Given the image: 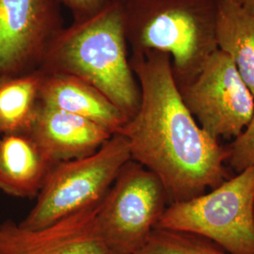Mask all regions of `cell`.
<instances>
[{
  "label": "cell",
  "instance_id": "obj_6",
  "mask_svg": "<svg viewBox=\"0 0 254 254\" xmlns=\"http://www.w3.org/2000/svg\"><path fill=\"white\" fill-rule=\"evenodd\" d=\"M169 205L161 180L130 159L101 201L97 223L102 238L114 254H136Z\"/></svg>",
  "mask_w": 254,
  "mask_h": 254
},
{
  "label": "cell",
  "instance_id": "obj_9",
  "mask_svg": "<svg viewBox=\"0 0 254 254\" xmlns=\"http://www.w3.org/2000/svg\"><path fill=\"white\" fill-rule=\"evenodd\" d=\"M101 201L38 230L22 227L11 219L2 222L0 254H114L98 227Z\"/></svg>",
  "mask_w": 254,
  "mask_h": 254
},
{
  "label": "cell",
  "instance_id": "obj_1",
  "mask_svg": "<svg viewBox=\"0 0 254 254\" xmlns=\"http://www.w3.org/2000/svg\"><path fill=\"white\" fill-rule=\"evenodd\" d=\"M129 62L140 105L118 134L127 138L131 159L161 180L170 204L200 196L229 179L227 148L200 127L185 105L170 55L132 53Z\"/></svg>",
  "mask_w": 254,
  "mask_h": 254
},
{
  "label": "cell",
  "instance_id": "obj_15",
  "mask_svg": "<svg viewBox=\"0 0 254 254\" xmlns=\"http://www.w3.org/2000/svg\"><path fill=\"white\" fill-rule=\"evenodd\" d=\"M136 254H231L202 236L155 228Z\"/></svg>",
  "mask_w": 254,
  "mask_h": 254
},
{
  "label": "cell",
  "instance_id": "obj_8",
  "mask_svg": "<svg viewBox=\"0 0 254 254\" xmlns=\"http://www.w3.org/2000/svg\"><path fill=\"white\" fill-rule=\"evenodd\" d=\"M58 0H0V78L40 69L64 31Z\"/></svg>",
  "mask_w": 254,
  "mask_h": 254
},
{
  "label": "cell",
  "instance_id": "obj_14",
  "mask_svg": "<svg viewBox=\"0 0 254 254\" xmlns=\"http://www.w3.org/2000/svg\"><path fill=\"white\" fill-rule=\"evenodd\" d=\"M40 70L0 78V135L27 134L40 104Z\"/></svg>",
  "mask_w": 254,
  "mask_h": 254
},
{
  "label": "cell",
  "instance_id": "obj_7",
  "mask_svg": "<svg viewBox=\"0 0 254 254\" xmlns=\"http://www.w3.org/2000/svg\"><path fill=\"white\" fill-rule=\"evenodd\" d=\"M179 91L200 127L217 140L235 139L254 115V94L231 58L219 49L209 57L196 78Z\"/></svg>",
  "mask_w": 254,
  "mask_h": 254
},
{
  "label": "cell",
  "instance_id": "obj_10",
  "mask_svg": "<svg viewBox=\"0 0 254 254\" xmlns=\"http://www.w3.org/2000/svg\"><path fill=\"white\" fill-rule=\"evenodd\" d=\"M27 134L54 164L94 154L113 136L90 120L41 103Z\"/></svg>",
  "mask_w": 254,
  "mask_h": 254
},
{
  "label": "cell",
  "instance_id": "obj_17",
  "mask_svg": "<svg viewBox=\"0 0 254 254\" xmlns=\"http://www.w3.org/2000/svg\"><path fill=\"white\" fill-rule=\"evenodd\" d=\"M73 14V21H81L96 15L106 9L111 0H58Z\"/></svg>",
  "mask_w": 254,
  "mask_h": 254
},
{
  "label": "cell",
  "instance_id": "obj_13",
  "mask_svg": "<svg viewBox=\"0 0 254 254\" xmlns=\"http://www.w3.org/2000/svg\"><path fill=\"white\" fill-rule=\"evenodd\" d=\"M216 39L254 96V15L234 0H217Z\"/></svg>",
  "mask_w": 254,
  "mask_h": 254
},
{
  "label": "cell",
  "instance_id": "obj_2",
  "mask_svg": "<svg viewBox=\"0 0 254 254\" xmlns=\"http://www.w3.org/2000/svg\"><path fill=\"white\" fill-rule=\"evenodd\" d=\"M127 37L119 0L99 13L64 28L40 71L71 74L104 93L127 116L140 105V89L127 55Z\"/></svg>",
  "mask_w": 254,
  "mask_h": 254
},
{
  "label": "cell",
  "instance_id": "obj_12",
  "mask_svg": "<svg viewBox=\"0 0 254 254\" xmlns=\"http://www.w3.org/2000/svg\"><path fill=\"white\" fill-rule=\"evenodd\" d=\"M54 165L28 134L0 137V190L7 195L35 198Z\"/></svg>",
  "mask_w": 254,
  "mask_h": 254
},
{
  "label": "cell",
  "instance_id": "obj_11",
  "mask_svg": "<svg viewBox=\"0 0 254 254\" xmlns=\"http://www.w3.org/2000/svg\"><path fill=\"white\" fill-rule=\"evenodd\" d=\"M42 73L41 104L90 120L113 135L118 134L129 121L117 106L91 84L71 74Z\"/></svg>",
  "mask_w": 254,
  "mask_h": 254
},
{
  "label": "cell",
  "instance_id": "obj_4",
  "mask_svg": "<svg viewBox=\"0 0 254 254\" xmlns=\"http://www.w3.org/2000/svg\"><path fill=\"white\" fill-rule=\"evenodd\" d=\"M156 228L202 236L231 254H254V167L208 193L171 203Z\"/></svg>",
  "mask_w": 254,
  "mask_h": 254
},
{
  "label": "cell",
  "instance_id": "obj_5",
  "mask_svg": "<svg viewBox=\"0 0 254 254\" xmlns=\"http://www.w3.org/2000/svg\"><path fill=\"white\" fill-rule=\"evenodd\" d=\"M130 159L127 138L114 134L94 154L55 164L36 204L19 224L30 230L42 229L99 202Z\"/></svg>",
  "mask_w": 254,
  "mask_h": 254
},
{
  "label": "cell",
  "instance_id": "obj_16",
  "mask_svg": "<svg viewBox=\"0 0 254 254\" xmlns=\"http://www.w3.org/2000/svg\"><path fill=\"white\" fill-rule=\"evenodd\" d=\"M227 163L236 173L254 167V112L243 132L226 146Z\"/></svg>",
  "mask_w": 254,
  "mask_h": 254
},
{
  "label": "cell",
  "instance_id": "obj_3",
  "mask_svg": "<svg viewBox=\"0 0 254 254\" xmlns=\"http://www.w3.org/2000/svg\"><path fill=\"white\" fill-rule=\"evenodd\" d=\"M132 53L170 55L182 88L200 73L218 50L217 0H119Z\"/></svg>",
  "mask_w": 254,
  "mask_h": 254
},
{
  "label": "cell",
  "instance_id": "obj_18",
  "mask_svg": "<svg viewBox=\"0 0 254 254\" xmlns=\"http://www.w3.org/2000/svg\"><path fill=\"white\" fill-rule=\"evenodd\" d=\"M243 9L248 10L250 13L254 15V0H234Z\"/></svg>",
  "mask_w": 254,
  "mask_h": 254
}]
</instances>
